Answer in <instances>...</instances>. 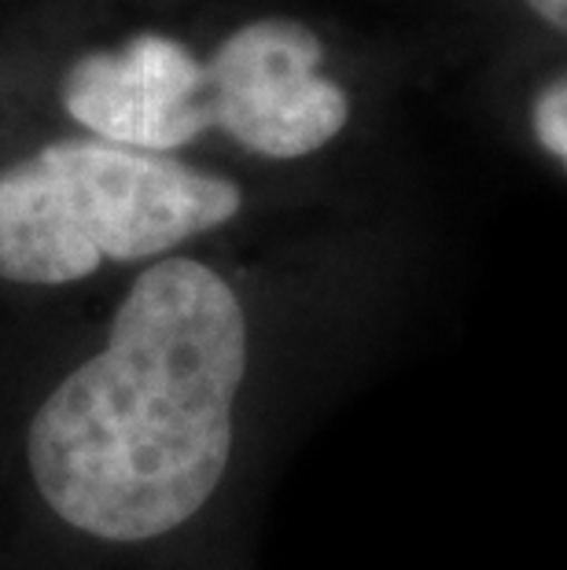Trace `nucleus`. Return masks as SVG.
I'll return each mask as SVG.
<instances>
[{"mask_svg":"<svg viewBox=\"0 0 567 570\" xmlns=\"http://www.w3.org/2000/svg\"><path fill=\"white\" fill-rule=\"evenodd\" d=\"M244 372L236 291L203 262H155L115 309L100 354L33 412L27 464L41 501L100 541L185 527L225 479Z\"/></svg>","mask_w":567,"mask_h":570,"instance_id":"nucleus-1","label":"nucleus"},{"mask_svg":"<svg viewBox=\"0 0 567 570\" xmlns=\"http://www.w3.org/2000/svg\"><path fill=\"white\" fill-rule=\"evenodd\" d=\"M233 180L81 137L0 174V281L59 287L104 262L159 258L239 214Z\"/></svg>","mask_w":567,"mask_h":570,"instance_id":"nucleus-2","label":"nucleus"},{"mask_svg":"<svg viewBox=\"0 0 567 570\" xmlns=\"http://www.w3.org/2000/svg\"><path fill=\"white\" fill-rule=\"evenodd\" d=\"M317 33L258 19L225 38L207 63L211 126L265 159H299L340 137L350 100L321 75Z\"/></svg>","mask_w":567,"mask_h":570,"instance_id":"nucleus-3","label":"nucleus"},{"mask_svg":"<svg viewBox=\"0 0 567 570\" xmlns=\"http://www.w3.org/2000/svg\"><path fill=\"white\" fill-rule=\"evenodd\" d=\"M63 107L96 140L166 155L211 129L207 63L163 33H137L118 52L78 59Z\"/></svg>","mask_w":567,"mask_h":570,"instance_id":"nucleus-4","label":"nucleus"},{"mask_svg":"<svg viewBox=\"0 0 567 570\" xmlns=\"http://www.w3.org/2000/svg\"><path fill=\"white\" fill-rule=\"evenodd\" d=\"M530 118H535V137L541 140V148L557 155L567 169V78L541 89Z\"/></svg>","mask_w":567,"mask_h":570,"instance_id":"nucleus-5","label":"nucleus"},{"mask_svg":"<svg viewBox=\"0 0 567 570\" xmlns=\"http://www.w3.org/2000/svg\"><path fill=\"white\" fill-rule=\"evenodd\" d=\"M527 8H535V16L553 22L557 30H567V0H527Z\"/></svg>","mask_w":567,"mask_h":570,"instance_id":"nucleus-6","label":"nucleus"}]
</instances>
